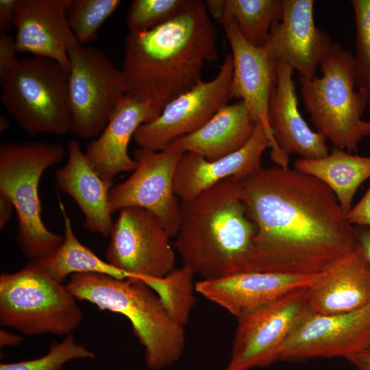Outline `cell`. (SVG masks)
Wrapping results in <instances>:
<instances>
[{"mask_svg":"<svg viewBox=\"0 0 370 370\" xmlns=\"http://www.w3.org/2000/svg\"><path fill=\"white\" fill-rule=\"evenodd\" d=\"M235 179L256 227L247 271L318 273L359 246L356 226L318 179L277 165Z\"/></svg>","mask_w":370,"mask_h":370,"instance_id":"obj_1","label":"cell"},{"mask_svg":"<svg viewBox=\"0 0 370 370\" xmlns=\"http://www.w3.org/2000/svg\"><path fill=\"white\" fill-rule=\"evenodd\" d=\"M218 32L204 2L143 32H129L121 68L125 95L162 110L202 80L205 63L218 59Z\"/></svg>","mask_w":370,"mask_h":370,"instance_id":"obj_2","label":"cell"},{"mask_svg":"<svg viewBox=\"0 0 370 370\" xmlns=\"http://www.w3.org/2000/svg\"><path fill=\"white\" fill-rule=\"evenodd\" d=\"M181 201L173 244L183 265L201 280L247 271L256 227L234 177Z\"/></svg>","mask_w":370,"mask_h":370,"instance_id":"obj_3","label":"cell"},{"mask_svg":"<svg viewBox=\"0 0 370 370\" xmlns=\"http://www.w3.org/2000/svg\"><path fill=\"white\" fill-rule=\"evenodd\" d=\"M76 299L127 317L145 349L146 366L162 370L182 357L184 327L169 314L154 291L140 278L119 279L98 273H76L66 284Z\"/></svg>","mask_w":370,"mask_h":370,"instance_id":"obj_4","label":"cell"},{"mask_svg":"<svg viewBox=\"0 0 370 370\" xmlns=\"http://www.w3.org/2000/svg\"><path fill=\"white\" fill-rule=\"evenodd\" d=\"M64 154L57 143L4 142L0 146V193L14 206L16 242L29 260L47 256L63 241V236L48 230L42 219L38 189L45 171L60 163Z\"/></svg>","mask_w":370,"mask_h":370,"instance_id":"obj_5","label":"cell"},{"mask_svg":"<svg viewBox=\"0 0 370 370\" xmlns=\"http://www.w3.org/2000/svg\"><path fill=\"white\" fill-rule=\"evenodd\" d=\"M320 66L321 77L298 79L310 121L334 147L356 151L370 136V121L362 119L367 103L356 89L354 55L334 42Z\"/></svg>","mask_w":370,"mask_h":370,"instance_id":"obj_6","label":"cell"},{"mask_svg":"<svg viewBox=\"0 0 370 370\" xmlns=\"http://www.w3.org/2000/svg\"><path fill=\"white\" fill-rule=\"evenodd\" d=\"M83 313L67 285L37 260L0 276V323L27 336L73 334Z\"/></svg>","mask_w":370,"mask_h":370,"instance_id":"obj_7","label":"cell"},{"mask_svg":"<svg viewBox=\"0 0 370 370\" xmlns=\"http://www.w3.org/2000/svg\"><path fill=\"white\" fill-rule=\"evenodd\" d=\"M69 73L49 58L19 59L0 75L1 101L17 125L31 136L71 131Z\"/></svg>","mask_w":370,"mask_h":370,"instance_id":"obj_8","label":"cell"},{"mask_svg":"<svg viewBox=\"0 0 370 370\" xmlns=\"http://www.w3.org/2000/svg\"><path fill=\"white\" fill-rule=\"evenodd\" d=\"M71 131L84 138L101 134L125 95L121 69L100 50L78 42L68 49Z\"/></svg>","mask_w":370,"mask_h":370,"instance_id":"obj_9","label":"cell"},{"mask_svg":"<svg viewBox=\"0 0 370 370\" xmlns=\"http://www.w3.org/2000/svg\"><path fill=\"white\" fill-rule=\"evenodd\" d=\"M307 289L293 291L237 319L230 358L223 370H249L277 362L282 345L310 310Z\"/></svg>","mask_w":370,"mask_h":370,"instance_id":"obj_10","label":"cell"},{"mask_svg":"<svg viewBox=\"0 0 370 370\" xmlns=\"http://www.w3.org/2000/svg\"><path fill=\"white\" fill-rule=\"evenodd\" d=\"M106 249V261L128 277L160 278L175 268L170 236L160 220L138 207L120 210Z\"/></svg>","mask_w":370,"mask_h":370,"instance_id":"obj_11","label":"cell"},{"mask_svg":"<svg viewBox=\"0 0 370 370\" xmlns=\"http://www.w3.org/2000/svg\"><path fill=\"white\" fill-rule=\"evenodd\" d=\"M182 154L167 149H136V169L110 190L111 213L127 207L145 209L160 220L171 238L175 237L180 223L181 201L174 190V176Z\"/></svg>","mask_w":370,"mask_h":370,"instance_id":"obj_12","label":"cell"},{"mask_svg":"<svg viewBox=\"0 0 370 370\" xmlns=\"http://www.w3.org/2000/svg\"><path fill=\"white\" fill-rule=\"evenodd\" d=\"M233 74V59L227 54L217 75L195 86L167 103L153 121L141 125L134 135L142 149L162 151L176 138L203 126L227 104Z\"/></svg>","mask_w":370,"mask_h":370,"instance_id":"obj_13","label":"cell"},{"mask_svg":"<svg viewBox=\"0 0 370 370\" xmlns=\"http://www.w3.org/2000/svg\"><path fill=\"white\" fill-rule=\"evenodd\" d=\"M370 340V304L348 313L309 310L280 348L278 361L348 357L366 349Z\"/></svg>","mask_w":370,"mask_h":370,"instance_id":"obj_14","label":"cell"},{"mask_svg":"<svg viewBox=\"0 0 370 370\" xmlns=\"http://www.w3.org/2000/svg\"><path fill=\"white\" fill-rule=\"evenodd\" d=\"M223 26L232 49L233 74L230 98L245 102L260 123L271 142V158L277 166L289 167V156L276 145L269 121V102L275 82L276 62L267 49L249 44L240 34L235 21L227 20Z\"/></svg>","mask_w":370,"mask_h":370,"instance_id":"obj_15","label":"cell"},{"mask_svg":"<svg viewBox=\"0 0 370 370\" xmlns=\"http://www.w3.org/2000/svg\"><path fill=\"white\" fill-rule=\"evenodd\" d=\"M282 18L272 25L264 48L275 62H284L300 77L312 79L334 42L317 27L313 0H282Z\"/></svg>","mask_w":370,"mask_h":370,"instance_id":"obj_16","label":"cell"},{"mask_svg":"<svg viewBox=\"0 0 370 370\" xmlns=\"http://www.w3.org/2000/svg\"><path fill=\"white\" fill-rule=\"evenodd\" d=\"M323 272L243 271L214 280H201L195 283V291L238 319L293 291L310 287Z\"/></svg>","mask_w":370,"mask_h":370,"instance_id":"obj_17","label":"cell"},{"mask_svg":"<svg viewBox=\"0 0 370 370\" xmlns=\"http://www.w3.org/2000/svg\"><path fill=\"white\" fill-rule=\"evenodd\" d=\"M67 0H18L14 27L18 52L51 59L69 73L68 49L77 42L67 21Z\"/></svg>","mask_w":370,"mask_h":370,"instance_id":"obj_18","label":"cell"},{"mask_svg":"<svg viewBox=\"0 0 370 370\" xmlns=\"http://www.w3.org/2000/svg\"><path fill=\"white\" fill-rule=\"evenodd\" d=\"M269 147L270 140L258 122L249 140L225 157L210 161L193 153H184L175 173V193L180 201H185L224 180L249 175L262 167V156Z\"/></svg>","mask_w":370,"mask_h":370,"instance_id":"obj_19","label":"cell"},{"mask_svg":"<svg viewBox=\"0 0 370 370\" xmlns=\"http://www.w3.org/2000/svg\"><path fill=\"white\" fill-rule=\"evenodd\" d=\"M293 69L278 61L275 82L269 102V121L275 143L286 156L297 154L299 158L316 159L330 152L326 138L312 131L299 108Z\"/></svg>","mask_w":370,"mask_h":370,"instance_id":"obj_20","label":"cell"},{"mask_svg":"<svg viewBox=\"0 0 370 370\" xmlns=\"http://www.w3.org/2000/svg\"><path fill=\"white\" fill-rule=\"evenodd\" d=\"M162 110L125 95L99 136L90 143L85 155L98 174L112 181L121 172L133 171L137 165L127 147L137 129L155 119Z\"/></svg>","mask_w":370,"mask_h":370,"instance_id":"obj_21","label":"cell"},{"mask_svg":"<svg viewBox=\"0 0 370 370\" xmlns=\"http://www.w3.org/2000/svg\"><path fill=\"white\" fill-rule=\"evenodd\" d=\"M314 312L338 314L370 304V267L360 246L324 271L307 289Z\"/></svg>","mask_w":370,"mask_h":370,"instance_id":"obj_22","label":"cell"},{"mask_svg":"<svg viewBox=\"0 0 370 370\" xmlns=\"http://www.w3.org/2000/svg\"><path fill=\"white\" fill-rule=\"evenodd\" d=\"M68 154L66 163L56 171V186L75 200L84 216L86 230L108 237L114 224L110 209L113 181L98 174L78 141L69 143Z\"/></svg>","mask_w":370,"mask_h":370,"instance_id":"obj_23","label":"cell"},{"mask_svg":"<svg viewBox=\"0 0 370 370\" xmlns=\"http://www.w3.org/2000/svg\"><path fill=\"white\" fill-rule=\"evenodd\" d=\"M258 123L240 100L225 105L199 129L176 138L165 149L193 153L215 160L241 148L251 137Z\"/></svg>","mask_w":370,"mask_h":370,"instance_id":"obj_24","label":"cell"},{"mask_svg":"<svg viewBox=\"0 0 370 370\" xmlns=\"http://www.w3.org/2000/svg\"><path fill=\"white\" fill-rule=\"evenodd\" d=\"M294 169L325 184L347 214L358 188L370 178V156L352 154L334 147L324 157L297 159Z\"/></svg>","mask_w":370,"mask_h":370,"instance_id":"obj_25","label":"cell"},{"mask_svg":"<svg viewBox=\"0 0 370 370\" xmlns=\"http://www.w3.org/2000/svg\"><path fill=\"white\" fill-rule=\"evenodd\" d=\"M59 206L64 219V235L62 244L53 252L37 260L56 280L63 282L69 275L83 273H98L119 279L128 277L107 261L99 258L77 238L70 217L64 204Z\"/></svg>","mask_w":370,"mask_h":370,"instance_id":"obj_26","label":"cell"},{"mask_svg":"<svg viewBox=\"0 0 370 370\" xmlns=\"http://www.w3.org/2000/svg\"><path fill=\"white\" fill-rule=\"evenodd\" d=\"M282 0H225L222 25L232 18L249 44L263 48L272 25L282 18Z\"/></svg>","mask_w":370,"mask_h":370,"instance_id":"obj_27","label":"cell"},{"mask_svg":"<svg viewBox=\"0 0 370 370\" xmlns=\"http://www.w3.org/2000/svg\"><path fill=\"white\" fill-rule=\"evenodd\" d=\"M194 275L183 265L160 278H142L159 297L171 317L184 327L195 304Z\"/></svg>","mask_w":370,"mask_h":370,"instance_id":"obj_28","label":"cell"},{"mask_svg":"<svg viewBox=\"0 0 370 370\" xmlns=\"http://www.w3.org/2000/svg\"><path fill=\"white\" fill-rule=\"evenodd\" d=\"M121 3L120 0H67V21L77 42L84 45L95 40Z\"/></svg>","mask_w":370,"mask_h":370,"instance_id":"obj_29","label":"cell"},{"mask_svg":"<svg viewBox=\"0 0 370 370\" xmlns=\"http://www.w3.org/2000/svg\"><path fill=\"white\" fill-rule=\"evenodd\" d=\"M356 25L355 78L370 112V0H352Z\"/></svg>","mask_w":370,"mask_h":370,"instance_id":"obj_30","label":"cell"},{"mask_svg":"<svg viewBox=\"0 0 370 370\" xmlns=\"http://www.w3.org/2000/svg\"><path fill=\"white\" fill-rule=\"evenodd\" d=\"M95 358L92 351L78 343L73 334H70L61 342L53 343L44 356L18 362H2L0 370H62L70 360Z\"/></svg>","mask_w":370,"mask_h":370,"instance_id":"obj_31","label":"cell"},{"mask_svg":"<svg viewBox=\"0 0 370 370\" xmlns=\"http://www.w3.org/2000/svg\"><path fill=\"white\" fill-rule=\"evenodd\" d=\"M192 0H134L128 9L129 32L152 29L174 18L190 4Z\"/></svg>","mask_w":370,"mask_h":370,"instance_id":"obj_32","label":"cell"},{"mask_svg":"<svg viewBox=\"0 0 370 370\" xmlns=\"http://www.w3.org/2000/svg\"><path fill=\"white\" fill-rule=\"evenodd\" d=\"M17 53L14 38L7 32H0V75L18 62Z\"/></svg>","mask_w":370,"mask_h":370,"instance_id":"obj_33","label":"cell"},{"mask_svg":"<svg viewBox=\"0 0 370 370\" xmlns=\"http://www.w3.org/2000/svg\"><path fill=\"white\" fill-rule=\"evenodd\" d=\"M349 223L357 226H370V186L358 204L347 213Z\"/></svg>","mask_w":370,"mask_h":370,"instance_id":"obj_34","label":"cell"},{"mask_svg":"<svg viewBox=\"0 0 370 370\" xmlns=\"http://www.w3.org/2000/svg\"><path fill=\"white\" fill-rule=\"evenodd\" d=\"M18 0H0V32L14 27Z\"/></svg>","mask_w":370,"mask_h":370,"instance_id":"obj_35","label":"cell"},{"mask_svg":"<svg viewBox=\"0 0 370 370\" xmlns=\"http://www.w3.org/2000/svg\"><path fill=\"white\" fill-rule=\"evenodd\" d=\"M204 2L209 16L222 25L224 18L225 0H206Z\"/></svg>","mask_w":370,"mask_h":370,"instance_id":"obj_36","label":"cell"},{"mask_svg":"<svg viewBox=\"0 0 370 370\" xmlns=\"http://www.w3.org/2000/svg\"><path fill=\"white\" fill-rule=\"evenodd\" d=\"M358 244L370 267V226H357Z\"/></svg>","mask_w":370,"mask_h":370,"instance_id":"obj_37","label":"cell"},{"mask_svg":"<svg viewBox=\"0 0 370 370\" xmlns=\"http://www.w3.org/2000/svg\"><path fill=\"white\" fill-rule=\"evenodd\" d=\"M15 210L12 201L5 195L0 193V229L2 230L10 219Z\"/></svg>","mask_w":370,"mask_h":370,"instance_id":"obj_38","label":"cell"},{"mask_svg":"<svg viewBox=\"0 0 370 370\" xmlns=\"http://www.w3.org/2000/svg\"><path fill=\"white\" fill-rule=\"evenodd\" d=\"M357 370H370V350L364 349L347 358Z\"/></svg>","mask_w":370,"mask_h":370,"instance_id":"obj_39","label":"cell"},{"mask_svg":"<svg viewBox=\"0 0 370 370\" xmlns=\"http://www.w3.org/2000/svg\"><path fill=\"white\" fill-rule=\"evenodd\" d=\"M22 336L4 329L0 330V346L4 347H14L18 345L22 341Z\"/></svg>","mask_w":370,"mask_h":370,"instance_id":"obj_40","label":"cell"},{"mask_svg":"<svg viewBox=\"0 0 370 370\" xmlns=\"http://www.w3.org/2000/svg\"><path fill=\"white\" fill-rule=\"evenodd\" d=\"M10 127V122L7 117L4 115H1L0 117V132H3L7 130Z\"/></svg>","mask_w":370,"mask_h":370,"instance_id":"obj_41","label":"cell"},{"mask_svg":"<svg viewBox=\"0 0 370 370\" xmlns=\"http://www.w3.org/2000/svg\"><path fill=\"white\" fill-rule=\"evenodd\" d=\"M366 349L370 350V340H369V343H368V345H367V346Z\"/></svg>","mask_w":370,"mask_h":370,"instance_id":"obj_42","label":"cell"}]
</instances>
